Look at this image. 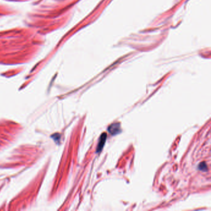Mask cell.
Returning a JSON list of instances; mask_svg holds the SVG:
<instances>
[{"label":"cell","instance_id":"obj_1","mask_svg":"<svg viewBox=\"0 0 211 211\" xmlns=\"http://www.w3.org/2000/svg\"><path fill=\"white\" fill-rule=\"evenodd\" d=\"M108 131L112 134H117V133L120 132L121 129L119 123H114L112 124V125L109 127Z\"/></svg>","mask_w":211,"mask_h":211},{"label":"cell","instance_id":"obj_2","mask_svg":"<svg viewBox=\"0 0 211 211\" xmlns=\"http://www.w3.org/2000/svg\"><path fill=\"white\" fill-rule=\"evenodd\" d=\"M106 140H107V134L106 133L102 134L101 135V136H100L99 144L97 146V152H99L102 149V148H103V146L105 144V141H106Z\"/></svg>","mask_w":211,"mask_h":211},{"label":"cell","instance_id":"obj_3","mask_svg":"<svg viewBox=\"0 0 211 211\" xmlns=\"http://www.w3.org/2000/svg\"><path fill=\"white\" fill-rule=\"evenodd\" d=\"M207 165H206V164L205 162H202L201 163V164L199 165V170H202V171H205L206 170H207Z\"/></svg>","mask_w":211,"mask_h":211}]
</instances>
